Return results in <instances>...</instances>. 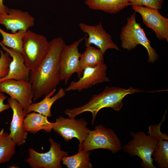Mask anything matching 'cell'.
<instances>
[{
  "label": "cell",
  "instance_id": "obj_9",
  "mask_svg": "<svg viewBox=\"0 0 168 168\" xmlns=\"http://www.w3.org/2000/svg\"><path fill=\"white\" fill-rule=\"evenodd\" d=\"M87 125V122L82 119H76L60 116L54 122L53 129L66 141L73 138H77L79 142L80 148L90 130Z\"/></svg>",
  "mask_w": 168,
  "mask_h": 168
},
{
  "label": "cell",
  "instance_id": "obj_27",
  "mask_svg": "<svg viewBox=\"0 0 168 168\" xmlns=\"http://www.w3.org/2000/svg\"><path fill=\"white\" fill-rule=\"evenodd\" d=\"M7 98L3 93L0 92V113L3 111L7 110L10 108L9 105L8 103L5 104L4 100Z\"/></svg>",
  "mask_w": 168,
  "mask_h": 168
},
{
  "label": "cell",
  "instance_id": "obj_23",
  "mask_svg": "<svg viewBox=\"0 0 168 168\" xmlns=\"http://www.w3.org/2000/svg\"><path fill=\"white\" fill-rule=\"evenodd\" d=\"M90 152L82 150H78L77 154L71 156H66L62 158L64 165L68 168H91L90 161Z\"/></svg>",
  "mask_w": 168,
  "mask_h": 168
},
{
  "label": "cell",
  "instance_id": "obj_10",
  "mask_svg": "<svg viewBox=\"0 0 168 168\" xmlns=\"http://www.w3.org/2000/svg\"><path fill=\"white\" fill-rule=\"evenodd\" d=\"M0 92L6 93L17 100L26 111L32 103L33 93L32 84L29 81L3 80L0 82Z\"/></svg>",
  "mask_w": 168,
  "mask_h": 168
},
{
  "label": "cell",
  "instance_id": "obj_21",
  "mask_svg": "<svg viewBox=\"0 0 168 168\" xmlns=\"http://www.w3.org/2000/svg\"><path fill=\"white\" fill-rule=\"evenodd\" d=\"M85 51L81 54L80 66L81 71L87 67H95L104 63V54L100 49L91 45L86 47Z\"/></svg>",
  "mask_w": 168,
  "mask_h": 168
},
{
  "label": "cell",
  "instance_id": "obj_12",
  "mask_svg": "<svg viewBox=\"0 0 168 168\" xmlns=\"http://www.w3.org/2000/svg\"><path fill=\"white\" fill-rule=\"evenodd\" d=\"M107 69V67L104 63L95 67L85 68L79 80L72 82L68 86L64 89L65 91L67 92L77 90L80 92L96 84L110 82V79L106 74Z\"/></svg>",
  "mask_w": 168,
  "mask_h": 168
},
{
  "label": "cell",
  "instance_id": "obj_6",
  "mask_svg": "<svg viewBox=\"0 0 168 168\" xmlns=\"http://www.w3.org/2000/svg\"><path fill=\"white\" fill-rule=\"evenodd\" d=\"M122 147L120 140L112 130L99 125L94 130H89L78 150L89 152L98 149H106L115 153Z\"/></svg>",
  "mask_w": 168,
  "mask_h": 168
},
{
  "label": "cell",
  "instance_id": "obj_14",
  "mask_svg": "<svg viewBox=\"0 0 168 168\" xmlns=\"http://www.w3.org/2000/svg\"><path fill=\"white\" fill-rule=\"evenodd\" d=\"M35 19L27 11L8 8L7 13L0 16V24L4 26L12 33L27 30L35 25Z\"/></svg>",
  "mask_w": 168,
  "mask_h": 168
},
{
  "label": "cell",
  "instance_id": "obj_2",
  "mask_svg": "<svg viewBox=\"0 0 168 168\" xmlns=\"http://www.w3.org/2000/svg\"><path fill=\"white\" fill-rule=\"evenodd\" d=\"M144 91L138 89H134L132 86L126 89L118 87L106 86L104 90L98 94H94L86 104L72 109H67L65 110L66 115L70 118L74 119L78 115L84 112H91L93 124L98 112L102 109L110 108L115 111L122 108L123 100L127 95Z\"/></svg>",
  "mask_w": 168,
  "mask_h": 168
},
{
  "label": "cell",
  "instance_id": "obj_25",
  "mask_svg": "<svg viewBox=\"0 0 168 168\" xmlns=\"http://www.w3.org/2000/svg\"><path fill=\"white\" fill-rule=\"evenodd\" d=\"M0 78H1L8 74L12 58L7 52H4L0 47Z\"/></svg>",
  "mask_w": 168,
  "mask_h": 168
},
{
  "label": "cell",
  "instance_id": "obj_18",
  "mask_svg": "<svg viewBox=\"0 0 168 168\" xmlns=\"http://www.w3.org/2000/svg\"><path fill=\"white\" fill-rule=\"evenodd\" d=\"M54 123L49 122L47 117L35 112L28 113L23 121V127L27 132L35 134L39 131L44 130L50 133L53 129Z\"/></svg>",
  "mask_w": 168,
  "mask_h": 168
},
{
  "label": "cell",
  "instance_id": "obj_19",
  "mask_svg": "<svg viewBox=\"0 0 168 168\" xmlns=\"http://www.w3.org/2000/svg\"><path fill=\"white\" fill-rule=\"evenodd\" d=\"M55 89L46 95L44 98L38 103H32L26 110L27 113L34 112L39 113L47 117H51V107L57 100L63 97L66 91L63 88H61L58 92L53 97H51L56 91Z\"/></svg>",
  "mask_w": 168,
  "mask_h": 168
},
{
  "label": "cell",
  "instance_id": "obj_7",
  "mask_svg": "<svg viewBox=\"0 0 168 168\" xmlns=\"http://www.w3.org/2000/svg\"><path fill=\"white\" fill-rule=\"evenodd\" d=\"M86 34L69 45L65 43L61 51L60 58V66L61 81L64 80L66 84L72 75L77 73L80 78L83 72L80 66V58L81 54L79 51L78 47L80 43L86 37Z\"/></svg>",
  "mask_w": 168,
  "mask_h": 168
},
{
  "label": "cell",
  "instance_id": "obj_24",
  "mask_svg": "<svg viewBox=\"0 0 168 168\" xmlns=\"http://www.w3.org/2000/svg\"><path fill=\"white\" fill-rule=\"evenodd\" d=\"M27 30H20L15 33H7L0 27L2 39L0 43L4 46L22 53L23 38Z\"/></svg>",
  "mask_w": 168,
  "mask_h": 168
},
{
  "label": "cell",
  "instance_id": "obj_17",
  "mask_svg": "<svg viewBox=\"0 0 168 168\" xmlns=\"http://www.w3.org/2000/svg\"><path fill=\"white\" fill-rule=\"evenodd\" d=\"M163 117L161 123L149 127V134H152L158 138L155 149L152 153L153 159L160 168L168 167V136L162 133L160 127L162 122L165 120Z\"/></svg>",
  "mask_w": 168,
  "mask_h": 168
},
{
  "label": "cell",
  "instance_id": "obj_8",
  "mask_svg": "<svg viewBox=\"0 0 168 168\" xmlns=\"http://www.w3.org/2000/svg\"><path fill=\"white\" fill-rule=\"evenodd\" d=\"M49 150L45 153H39L33 148L29 149V157L24 160L32 168H61L62 158L68 156L67 152L61 149L59 144L49 138Z\"/></svg>",
  "mask_w": 168,
  "mask_h": 168
},
{
  "label": "cell",
  "instance_id": "obj_4",
  "mask_svg": "<svg viewBox=\"0 0 168 168\" xmlns=\"http://www.w3.org/2000/svg\"><path fill=\"white\" fill-rule=\"evenodd\" d=\"M133 137L122 149L124 151L132 156H137L142 160L141 166L144 168H155L153 164L152 155L154 151L158 138L151 134L147 135L145 133L140 131L131 132Z\"/></svg>",
  "mask_w": 168,
  "mask_h": 168
},
{
  "label": "cell",
  "instance_id": "obj_26",
  "mask_svg": "<svg viewBox=\"0 0 168 168\" xmlns=\"http://www.w3.org/2000/svg\"><path fill=\"white\" fill-rule=\"evenodd\" d=\"M130 5L144 6L158 10L162 8L164 0H128Z\"/></svg>",
  "mask_w": 168,
  "mask_h": 168
},
{
  "label": "cell",
  "instance_id": "obj_13",
  "mask_svg": "<svg viewBox=\"0 0 168 168\" xmlns=\"http://www.w3.org/2000/svg\"><path fill=\"white\" fill-rule=\"evenodd\" d=\"M78 25L82 32L88 35L85 39L86 47L94 44L104 54L109 49L119 50L118 46L112 41L111 35L104 29L101 21L95 26L83 23H79Z\"/></svg>",
  "mask_w": 168,
  "mask_h": 168
},
{
  "label": "cell",
  "instance_id": "obj_1",
  "mask_svg": "<svg viewBox=\"0 0 168 168\" xmlns=\"http://www.w3.org/2000/svg\"><path fill=\"white\" fill-rule=\"evenodd\" d=\"M65 43L61 37L52 39L44 58L34 70L30 71L29 81L32 85L34 101L56 89L59 84L60 55Z\"/></svg>",
  "mask_w": 168,
  "mask_h": 168
},
{
  "label": "cell",
  "instance_id": "obj_20",
  "mask_svg": "<svg viewBox=\"0 0 168 168\" xmlns=\"http://www.w3.org/2000/svg\"><path fill=\"white\" fill-rule=\"evenodd\" d=\"M90 9L110 14H116L130 5L128 0H85Z\"/></svg>",
  "mask_w": 168,
  "mask_h": 168
},
{
  "label": "cell",
  "instance_id": "obj_22",
  "mask_svg": "<svg viewBox=\"0 0 168 168\" xmlns=\"http://www.w3.org/2000/svg\"><path fill=\"white\" fill-rule=\"evenodd\" d=\"M16 143L2 128L0 131V165L9 161L15 152Z\"/></svg>",
  "mask_w": 168,
  "mask_h": 168
},
{
  "label": "cell",
  "instance_id": "obj_11",
  "mask_svg": "<svg viewBox=\"0 0 168 168\" xmlns=\"http://www.w3.org/2000/svg\"><path fill=\"white\" fill-rule=\"evenodd\" d=\"M132 8L141 15L144 24L154 31L158 39L168 41V19L162 16L158 10L143 6H133Z\"/></svg>",
  "mask_w": 168,
  "mask_h": 168
},
{
  "label": "cell",
  "instance_id": "obj_15",
  "mask_svg": "<svg viewBox=\"0 0 168 168\" xmlns=\"http://www.w3.org/2000/svg\"><path fill=\"white\" fill-rule=\"evenodd\" d=\"M7 102L13 111L9 134L16 145L21 146L25 143L27 137V132L24 128L23 121L28 113L17 100L10 97Z\"/></svg>",
  "mask_w": 168,
  "mask_h": 168
},
{
  "label": "cell",
  "instance_id": "obj_28",
  "mask_svg": "<svg viewBox=\"0 0 168 168\" xmlns=\"http://www.w3.org/2000/svg\"><path fill=\"white\" fill-rule=\"evenodd\" d=\"M3 0H0V16L7 13L8 8L3 3Z\"/></svg>",
  "mask_w": 168,
  "mask_h": 168
},
{
  "label": "cell",
  "instance_id": "obj_3",
  "mask_svg": "<svg viewBox=\"0 0 168 168\" xmlns=\"http://www.w3.org/2000/svg\"><path fill=\"white\" fill-rule=\"evenodd\" d=\"M136 12L127 18L126 25L123 27L120 35L121 47L128 51L136 48L138 45L143 46L148 54V61L153 63L157 60L158 55L151 45L150 41L147 38L145 31L140 23L136 20Z\"/></svg>",
  "mask_w": 168,
  "mask_h": 168
},
{
  "label": "cell",
  "instance_id": "obj_5",
  "mask_svg": "<svg viewBox=\"0 0 168 168\" xmlns=\"http://www.w3.org/2000/svg\"><path fill=\"white\" fill-rule=\"evenodd\" d=\"M49 42L44 36L28 30L23 38L22 54L25 64L30 71L34 70L48 51Z\"/></svg>",
  "mask_w": 168,
  "mask_h": 168
},
{
  "label": "cell",
  "instance_id": "obj_16",
  "mask_svg": "<svg viewBox=\"0 0 168 168\" xmlns=\"http://www.w3.org/2000/svg\"><path fill=\"white\" fill-rule=\"evenodd\" d=\"M0 45L2 49L7 52L12 58L8 72L6 76L0 78V82L9 79L29 81L30 71L25 64L22 54L0 43Z\"/></svg>",
  "mask_w": 168,
  "mask_h": 168
}]
</instances>
